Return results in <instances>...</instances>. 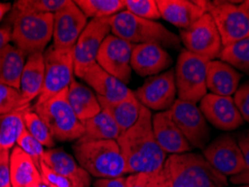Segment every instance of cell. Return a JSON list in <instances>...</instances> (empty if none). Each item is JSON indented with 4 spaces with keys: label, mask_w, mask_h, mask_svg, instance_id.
Listing matches in <instances>:
<instances>
[{
    "label": "cell",
    "mask_w": 249,
    "mask_h": 187,
    "mask_svg": "<svg viewBox=\"0 0 249 187\" xmlns=\"http://www.w3.org/2000/svg\"><path fill=\"white\" fill-rule=\"evenodd\" d=\"M152 117L151 110L142 105L137 122L117 139L126 165V174H151L163 170L167 153L157 144Z\"/></svg>",
    "instance_id": "obj_1"
},
{
    "label": "cell",
    "mask_w": 249,
    "mask_h": 187,
    "mask_svg": "<svg viewBox=\"0 0 249 187\" xmlns=\"http://www.w3.org/2000/svg\"><path fill=\"white\" fill-rule=\"evenodd\" d=\"M163 173L168 187H226L227 178L214 170L203 156L185 153L171 155Z\"/></svg>",
    "instance_id": "obj_2"
},
{
    "label": "cell",
    "mask_w": 249,
    "mask_h": 187,
    "mask_svg": "<svg viewBox=\"0 0 249 187\" xmlns=\"http://www.w3.org/2000/svg\"><path fill=\"white\" fill-rule=\"evenodd\" d=\"M108 21L112 35L133 45L156 44L163 49L172 50H178L181 47L180 37L162 24L139 18L127 10L108 18Z\"/></svg>",
    "instance_id": "obj_3"
},
{
    "label": "cell",
    "mask_w": 249,
    "mask_h": 187,
    "mask_svg": "<svg viewBox=\"0 0 249 187\" xmlns=\"http://www.w3.org/2000/svg\"><path fill=\"white\" fill-rule=\"evenodd\" d=\"M80 166L97 178H116L126 174V165L117 140L76 141L73 147Z\"/></svg>",
    "instance_id": "obj_4"
},
{
    "label": "cell",
    "mask_w": 249,
    "mask_h": 187,
    "mask_svg": "<svg viewBox=\"0 0 249 187\" xmlns=\"http://www.w3.org/2000/svg\"><path fill=\"white\" fill-rule=\"evenodd\" d=\"M68 89L57 93L42 103L36 102L34 111L49 128L54 139L60 141L79 140L84 134L83 123L71 108Z\"/></svg>",
    "instance_id": "obj_5"
},
{
    "label": "cell",
    "mask_w": 249,
    "mask_h": 187,
    "mask_svg": "<svg viewBox=\"0 0 249 187\" xmlns=\"http://www.w3.org/2000/svg\"><path fill=\"white\" fill-rule=\"evenodd\" d=\"M12 24V40L15 46L27 55L44 53L53 37L54 15H13L8 20Z\"/></svg>",
    "instance_id": "obj_6"
},
{
    "label": "cell",
    "mask_w": 249,
    "mask_h": 187,
    "mask_svg": "<svg viewBox=\"0 0 249 187\" xmlns=\"http://www.w3.org/2000/svg\"><path fill=\"white\" fill-rule=\"evenodd\" d=\"M208 61L189 51L183 50L178 58L175 84L178 99L197 103L206 97Z\"/></svg>",
    "instance_id": "obj_7"
},
{
    "label": "cell",
    "mask_w": 249,
    "mask_h": 187,
    "mask_svg": "<svg viewBox=\"0 0 249 187\" xmlns=\"http://www.w3.org/2000/svg\"><path fill=\"white\" fill-rule=\"evenodd\" d=\"M200 3L204 12L213 18L223 47L249 37V17L240 8V5L204 0H200Z\"/></svg>",
    "instance_id": "obj_8"
},
{
    "label": "cell",
    "mask_w": 249,
    "mask_h": 187,
    "mask_svg": "<svg viewBox=\"0 0 249 187\" xmlns=\"http://www.w3.org/2000/svg\"><path fill=\"white\" fill-rule=\"evenodd\" d=\"M45 79L37 103H42L57 93L68 89L74 80V56L73 50H57L50 47L44 52Z\"/></svg>",
    "instance_id": "obj_9"
},
{
    "label": "cell",
    "mask_w": 249,
    "mask_h": 187,
    "mask_svg": "<svg viewBox=\"0 0 249 187\" xmlns=\"http://www.w3.org/2000/svg\"><path fill=\"white\" fill-rule=\"evenodd\" d=\"M180 39L186 51L210 62L220 57L223 50L213 18L206 13L192 27L181 31Z\"/></svg>",
    "instance_id": "obj_10"
},
{
    "label": "cell",
    "mask_w": 249,
    "mask_h": 187,
    "mask_svg": "<svg viewBox=\"0 0 249 187\" xmlns=\"http://www.w3.org/2000/svg\"><path fill=\"white\" fill-rule=\"evenodd\" d=\"M168 111L190 146L206 147L210 139V129L208 121L196 103L178 99Z\"/></svg>",
    "instance_id": "obj_11"
},
{
    "label": "cell",
    "mask_w": 249,
    "mask_h": 187,
    "mask_svg": "<svg viewBox=\"0 0 249 187\" xmlns=\"http://www.w3.org/2000/svg\"><path fill=\"white\" fill-rule=\"evenodd\" d=\"M111 32L108 18L90 20L73 49L74 74L81 78L87 68L97 63L99 50Z\"/></svg>",
    "instance_id": "obj_12"
},
{
    "label": "cell",
    "mask_w": 249,
    "mask_h": 187,
    "mask_svg": "<svg viewBox=\"0 0 249 187\" xmlns=\"http://www.w3.org/2000/svg\"><path fill=\"white\" fill-rule=\"evenodd\" d=\"M134 93L139 103L146 109L160 112L167 111L175 102L178 93L174 69L151 76Z\"/></svg>",
    "instance_id": "obj_13"
},
{
    "label": "cell",
    "mask_w": 249,
    "mask_h": 187,
    "mask_svg": "<svg viewBox=\"0 0 249 187\" xmlns=\"http://www.w3.org/2000/svg\"><path fill=\"white\" fill-rule=\"evenodd\" d=\"M133 44L126 42L115 35H108L99 50L97 63L115 76L120 82L127 84L131 79V52Z\"/></svg>",
    "instance_id": "obj_14"
},
{
    "label": "cell",
    "mask_w": 249,
    "mask_h": 187,
    "mask_svg": "<svg viewBox=\"0 0 249 187\" xmlns=\"http://www.w3.org/2000/svg\"><path fill=\"white\" fill-rule=\"evenodd\" d=\"M203 156L215 170L225 176H235L246 170L243 153L236 138L222 135L208 145Z\"/></svg>",
    "instance_id": "obj_15"
},
{
    "label": "cell",
    "mask_w": 249,
    "mask_h": 187,
    "mask_svg": "<svg viewBox=\"0 0 249 187\" xmlns=\"http://www.w3.org/2000/svg\"><path fill=\"white\" fill-rule=\"evenodd\" d=\"M88 18L74 1L68 2L54 14L53 47L57 50H73L88 25Z\"/></svg>",
    "instance_id": "obj_16"
},
{
    "label": "cell",
    "mask_w": 249,
    "mask_h": 187,
    "mask_svg": "<svg viewBox=\"0 0 249 187\" xmlns=\"http://www.w3.org/2000/svg\"><path fill=\"white\" fill-rule=\"evenodd\" d=\"M200 110L208 122L219 130L231 131L244 124L243 117L231 97L207 93L200 101Z\"/></svg>",
    "instance_id": "obj_17"
},
{
    "label": "cell",
    "mask_w": 249,
    "mask_h": 187,
    "mask_svg": "<svg viewBox=\"0 0 249 187\" xmlns=\"http://www.w3.org/2000/svg\"><path fill=\"white\" fill-rule=\"evenodd\" d=\"M173 63L171 55L156 44H139L133 46L131 68L139 76H155Z\"/></svg>",
    "instance_id": "obj_18"
},
{
    "label": "cell",
    "mask_w": 249,
    "mask_h": 187,
    "mask_svg": "<svg viewBox=\"0 0 249 187\" xmlns=\"http://www.w3.org/2000/svg\"><path fill=\"white\" fill-rule=\"evenodd\" d=\"M153 133L157 144L166 153L178 155L191 150V146L172 119L170 111L157 112L152 117Z\"/></svg>",
    "instance_id": "obj_19"
},
{
    "label": "cell",
    "mask_w": 249,
    "mask_h": 187,
    "mask_svg": "<svg viewBox=\"0 0 249 187\" xmlns=\"http://www.w3.org/2000/svg\"><path fill=\"white\" fill-rule=\"evenodd\" d=\"M81 79L90 87H92L94 92L97 93V97L110 102L124 100L134 93L133 91L128 89L126 84L106 72L98 63L87 68Z\"/></svg>",
    "instance_id": "obj_20"
},
{
    "label": "cell",
    "mask_w": 249,
    "mask_h": 187,
    "mask_svg": "<svg viewBox=\"0 0 249 187\" xmlns=\"http://www.w3.org/2000/svg\"><path fill=\"white\" fill-rule=\"evenodd\" d=\"M156 2L160 18L184 31L192 27L206 14L200 0H157Z\"/></svg>",
    "instance_id": "obj_21"
},
{
    "label": "cell",
    "mask_w": 249,
    "mask_h": 187,
    "mask_svg": "<svg viewBox=\"0 0 249 187\" xmlns=\"http://www.w3.org/2000/svg\"><path fill=\"white\" fill-rule=\"evenodd\" d=\"M42 161L51 170L68 178L73 186L89 187L91 185L90 175L63 149L50 148L45 150Z\"/></svg>",
    "instance_id": "obj_22"
},
{
    "label": "cell",
    "mask_w": 249,
    "mask_h": 187,
    "mask_svg": "<svg viewBox=\"0 0 249 187\" xmlns=\"http://www.w3.org/2000/svg\"><path fill=\"white\" fill-rule=\"evenodd\" d=\"M240 80V73L226 62L217 60L208 62L207 89L212 94L231 97L239 87Z\"/></svg>",
    "instance_id": "obj_23"
},
{
    "label": "cell",
    "mask_w": 249,
    "mask_h": 187,
    "mask_svg": "<svg viewBox=\"0 0 249 187\" xmlns=\"http://www.w3.org/2000/svg\"><path fill=\"white\" fill-rule=\"evenodd\" d=\"M45 79L44 53H34L27 56L20 80V92L25 104H29L41 95Z\"/></svg>",
    "instance_id": "obj_24"
},
{
    "label": "cell",
    "mask_w": 249,
    "mask_h": 187,
    "mask_svg": "<svg viewBox=\"0 0 249 187\" xmlns=\"http://www.w3.org/2000/svg\"><path fill=\"white\" fill-rule=\"evenodd\" d=\"M10 181L12 187H38L42 182L39 168L18 146L10 153Z\"/></svg>",
    "instance_id": "obj_25"
},
{
    "label": "cell",
    "mask_w": 249,
    "mask_h": 187,
    "mask_svg": "<svg viewBox=\"0 0 249 187\" xmlns=\"http://www.w3.org/2000/svg\"><path fill=\"white\" fill-rule=\"evenodd\" d=\"M27 55L15 45H6L0 51V83L20 89V80Z\"/></svg>",
    "instance_id": "obj_26"
},
{
    "label": "cell",
    "mask_w": 249,
    "mask_h": 187,
    "mask_svg": "<svg viewBox=\"0 0 249 187\" xmlns=\"http://www.w3.org/2000/svg\"><path fill=\"white\" fill-rule=\"evenodd\" d=\"M68 98L70 105L81 122L93 118L102 111L97 95L75 79L70 84Z\"/></svg>",
    "instance_id": "obj_27"
},
{
    "label": "cell",
    "mask_w": 249,
    "mask_h": 187,
    "mask_svg": "<svg viewBox=\"0 0 249 187\" xmlns=\"http://www.w3.org/2000/svg\"><path fill=\"white\" fill-rule=\"evenodd\" d=\"M98 100L101 109L109 113L111 118L115 120V122L118 124L122 134L137 122L142 105L138 102L135 93L131 94L129 98L118 102H110L99 97Z\"/></svg>",
    "instance_id": "obj_28"
},
{
    "label": "cell",
    "mask_w": 249,
    "mask_h": 187,
    "mask_svg": "<svg viewBox=\"0 0 249 187\" xmlns=\"http://www.w3.org/2000/svg\"><path fill=\"white\" fill-rule=\"evenodd\" d=\"M84 134L78 141L91 140H117L122 135L118 124L106 111H102L93 118L83 121Z\"/></svg>",
    "instance_id": "obj_29"
},
{
    "label": "cell",
    "mask_w": 249,
    "mask_h": 187,
    "mask_svg": "<svg viewBox=\"0 0 249 187\" xmlns=\"http://www.w3.org/2000/svg\"><path fill=\"white\" fill-rule=\"evenodd\" d=\"M29 107L31 105L0 116V149L10 150L17 144L18 138L25 129L24 115Z\"/></svg>",
    "instance_id": "obj_30"
},
{
    "label": "cell",
    "mask_w": 249,
    "mask_h": 187,
    "mask_svg": "<svg viewBox=\"0 0 249 187\" xmlns=\"http://www.w3.org/2000/svg\"><path fill=\"white\" fill-rule=\"evenodd\" d=\"M76 6L87 18L105 19L124 10V0H76Z\"/></svg>",
    "instance_id": "obj_31"
},
{
    "label": "cell",
    "mask_w": 249,
    "mask_h": 187,
    "mask_svg": "<svg viewBox=\"0 0 249 187\" xmlns=\"http://www.w3.org/2000/svg\"><path fill=\"white\" fill-rule=\"evenodd\" d=\"M68 0H18L14 3L13 15L55 14Z\"/></svg>",
    "instance_id": "obj_32"
},
{
    "label": "cell",
    "mask_w": 249,
    "mask_h": 187,
    "mask_svg": "<svg viewBox=\"0 0 249 187\" xmlns=\"http://www.w3.org/2000/svg\"><path fill=\"white\" fill-rule=\"evenodd\" d=\"M221 61L249 75V37L223 47Z\"/></svg>",
    "instance_id": "obj_33"
},
{
    "label": "cell",
    "mask_w": 249,
    "mask_h": 187,
    "mask_svg": "<svg viewBox=\"0 0 249 187\" xmlns=\"http://www.w3.org/2000/svg\"><path fill=\"white\" fill-rule=\"evenodd\" d=\"M25 128L27 131L34 137L36 140L41 142L44 147L53 148L54 147V138L45 122L39 118V116L33 109L29 107L24 115Z\"/></svg>",
    "instance_id": "obj_34"
},
{
    "label": "cell",
    "mask_w": 249,
    "mask_h": 187,
    "mask_svg": "<svg viewBox=\"0 0 249 187\" xmlns=\"http://www.w3.org/2000/svg\"><path fill=\"white\" fill-rule=\"evenodd\" d=\"M21 97L20 90L0 83V116L27 107Z\"/></svg>",
    "instance_id": "obj_35"
},
{
    "label": "cell",
    "mask_w": 249,
    "mask_h": 187,
    "mask_svg": "<svg viewBox=\"0 0 249 187\" xmlns=\"http://www.w3.org/2000/svg\"><path fill=\"white\" fill-rule=\"evenodd\" d=\"M124 10L148 20L160 18L159 6L155 0H124Z\"/></svg>",
    "instance_id": "obj_36"
},
{
    "label": "cell",
    "mask_w": 249,
    "mask_h": 187,
    "mask_svg": "<svg viewBox=\"0 0 249 187\" xmlns=\"http://www.w3.org/2000/svg\"><path fill=\"white\" fill-rule=\"evenodd\" d=\"M17 146L23 150V152L26 153L27 155L34 160L36 166L39 168V165H41V160L43 158L44 152H45V150H44V146L28 133L26 128H25L23 133L20 134L19 138H18Z\"/></svg>",
    "instance_id": "obj_37"
},
{
    "label": "cell",
    "mask_w": 249,
    "mask_h": 187,
    "mask_svg": "<svg viewBox=\"0 0 249 187\" xmlns=\"http://www.w3.org/2000/svg\"><path fill=\"white\" fill-rule=\"evenodd\" d=\"M128 187H168L163 170L151 174H134L127 177Z\"/></svg>",
    "instance_id": "obj_38"
},
{
    "label": "cell",
    "mask_w": 249,
    "mask_h": 187,
    "mask_svg": "<svg viewBox=\"0 0 249 187\" xmlns=\"http://www.w3.org/2000/svg\"><path fill=\"white\" fill-rule=\"evenodd\" d=\"M232 99L244 121L249 122V81L238 87Z\"/></svg>",
    "instance_id": "obj_39"
},
{
    "label": "cell",
    "mask_w": 249,
    "mask_h": 187,
    "mask_svg": "<svg viewBox=\"0 0 249 187\" xmlns=\"http://www.w3.org/2000/svg\"><path fill=\"white\" fill-rule=\"evenodd\" d=\"M39 171H41L42 178L44 181L50 183L51 185L54 187H73L72 183L69 181L68 178L63 177V176L57 174L56 171L47 166L45 163L41 160V165H39Z\"/></svg>",
    "instance_id": "obj_40"
},
{
    "label": "cell",
    "mask_w": 249,
    "mask_h": 187,
    "mask_svg": "<svg viewBox=\"0 0 249 187\" xmlns=\"http://www.w3.org/2000/svg\"><path fill=\"white\" fill-rule=\"evenodd\" d=\"M0 187H12L10 150L0 149Z\"/></svg>",
    "instance_id": "obj_41"
},
{
    "label": "cell",
    "mask_w": 249,
    "mask_h": 187,
    "mask_svg": "<svg viewBox=\"0 0 249 187\" xmlns=\"http://www.w3.org/2000/svg\"><path fill=\"white\" fill-rule=\"evenodd\" d=\"M236 140L241 153H243L245 164H246V170H249V130L238 134Z\"/></svg>",
    "instance_id": "obj_42"
},
{
    "label": "cell",
    "mask_w": 249,
    "mask_h": 187,
    "mask_svg": "<svg viewBox=\"0 0 249 187\" xmlns=\"http://www.w3.org/2000/svg\"><path fill=\"white\" fill-rule=\"evenodd\" d=\"M94 187H128L127 177L116 178H97L93 183Z\"/></svg>",
    "instance_id": "obj_43"
},
{
    "label": "cell",
    "mask_w": 249,
    "mask_h": 187,
    "mask_svg": "<svg viewBox=\"0 0 249 187\" xmlns=\"http://www.w3.org/2000/svg\"><path fill=\"white\" fill-rule=\"evenodd\" d=\"M12 40V27L10 25H5L0 27V51H1L6 45H8Z\"/></svg>",
    "instance_id": "obj_44"
},
{
    "label": "cell",
    "mask_w": 249,
    "mask_h": 187,
    "mask_svg": "<svg viewBox=\"0 0 249 187\" xmlns=\"http://www.w3.org/2000/svg\"><path fill=\"white\" fill-rule=\"evenodd\" d=\"M230 182L236 185H249V170H244L243 173L231 176Z\"/></svg>",
    "instance_id": "obj_45"
},
{
    "label": "cell",
    "mask_w": 249,
    "mask_h": 187,
    "mask_svg": "<svg viewBox=\"0 0 249 187\" xmlns=\"http://www.w3.org/2000/svg\"><path fill=\"white\" fill-rule=\"evenodd\" d=\"M12 9V5L7 2H0V21L3 18V16Z\"/></svg>",
    "instance_id": "obj_46"
},
{
    "label": "cell",
    "mask_w": 249,
    "mask_h": 187,
    "mask_svg": "<svg viewBox=\"0 0 249 187\" xmlns=\"http://www.w3.org/2000/svg\"><path fill=\"white\" fill-rule=\"evenodd\" d=\"M240 8L246 13L247 16L249 17V0H246V1L240 2Z\"/></svg>",
    "instance_id": "obj_47"
},
{
    "label": "cell",
    "mask_w": 249,
    "mask_h": 187,
    "mask_svg": "<svg viewBox=\"0 0 249 187\" xmlns=\"http://www.w3.org/2000/svg\"><path fill=\"white\" fill-rule=\"evenodd\" d=\"M238 187H249V185H240V186H238Z\"/></svg>",
    "instance_id": "obj_48"
},
{
    "label": "cell",
    "mask_w": 249,
    "mask_h": 187,
    "mask_svg": "<svg viewBox=\"0 0 249 187\" xmlns=\"http://www.w3.org/2000/svg\"><path fill=\"white\" fill-rule=\"evenodd\" d=\"M73 187H82V186H73Z\"/></svg>",
    "instance_id": "obj_49"
}]
</instances>
